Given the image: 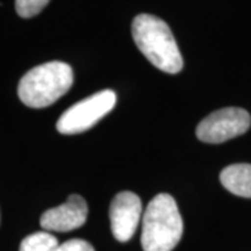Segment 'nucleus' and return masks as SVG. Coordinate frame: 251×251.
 Here are the masks:
<instances>
[{"instance_id": "1", "label": "nucleus", "mask_w": 251, "mask_h": 251, "mask_svg": "<svg viewBox=\"0 0 251 251\" xmlns=\"http://www.w3.org/2000/svg\"><path fill=\"white\" fill-rule=\"evenodd\" d=\"M133 39L141 53L162 72L176 74L183 69V57L169 25L152 14L133 20Z\"/></svg>"}, {"instance_id": "2", "label": "nucleus", "mask_w": 251, "mask_h": 251, "mask_svg": "<svg viewBox=\"0 0 251 251\" xmlns=\"http://www.w3.org/2000/svg\"><path fill=\"white\" fill-rule=\"evenodd\" d=\"M183 219L175 198L162 193L151 200L143 216L144 251H172L181 239Z\"/></svg>"}, {"instance_id": "3", "label": "nucleus", "mask_w": 251, "mask_h": 251, "mask_svg": "<svg viewBox=\"0 0 251 251\" xmlns=\"http://www.w3.org/2000/svg\"><path fill=\"white\" fill-rule=\"evenodd\" d=\"M73 69L63 62H48L31 69L18 84V97L29 108H45L72 88Z\"/></svg>"}, {"instance_id": "4", "label": "nucleus", "mask_w": 251, "mask_h": 251, "mask_svg": "<svg viewBox=\"0 0 251 251\" xmlns=\"http://www.w3.org/2000/svg\"><path fill=\"white\" fill-rule=\"evenodd\" d=\"M116 105V94L112 90L99 91L82 99L63 113L56 123L60 134H78L90 130Z\"/></svg>"}, {"instance_id": "5", "label": "nucleus", "mask_w": 251, "mask_h": 251, "mask_svg": "<svg viewBox=\"0 0 251 251\" xmlns=\"http://www.w3.org/2000/svg\"><path fill=\"white\" fill-rule=\"evenodd\" d=\"M251 126L250 113L242 108H224L212 112L197 126L200 141L221 144L244 134Z\"/></svg>"}, {"instance_id": "6", "label": "nucleus", "mask_w": 251, "mask_h": 251, "mask_svg": "<svg viewBox=\"0 0 251 251\" xmlns=\"http://www.w3.org/2000/svg\"><path fill=\"white\" fill-rule=\"evenodd\" d=\"M143 214L140 197L131 191H122L112 200L109 216L112 233L119 242H128L138 227Z\"/></svg>"}, {"instance_id": "7", "label": "nucleus", "mask_w": 251, "mask_h": 251, "mask_svg": "<svg viewBox=\"0 0 251 251\" xmlns=\"http://www.w3.org/2000/svg\"><path fill=\"white\" fill-rule=\"evenodd\" d=\"M88 218V205L78 194H72L62 205L45 211L41 226L45 232H70L78 229Z\"/></svg>"}, {"instance_id": "8", "label": "nucleus", "mask_w": 251, "mask_h": 251, "mask_svg": "<svg viewBox=\"0 0 251 251\" xmlns=\"http://www.w3.org/2000/svg\"><path fill=\"white\" fill-rule=\"evenodd\" d=\"M221 183L234 196L251 198V165L236 163L221 172Z\"/></svg>"}, {"instance_id": "9", "label": "nucleus", "mask_w": 251, "mask_h": 251, "mask_svg": "<svg viewBox=\"0 0 251 251\" xmlns=\"http://www.w3.org/2000/svg\"><path fill=\"white\" fill-rule=\"evenodd\" d=\"M60 244L49 232H36L27 236L21 244L20 251H54Z\"/></svg>"}, {"instance_id": "10", "label": "nucleus", "mask_w": 251, "mask_h": 251, "mask_svg": "<svg viewBox=\"0 0 251 251\" xmlns=\"http://www.w3.org/2000/svg\"><path fill=\"white\" fill-rule=\"evenodd\" d=\"M50 0H16V11L20 17L31 18L45 9Z\"/></svg>"}, {"instance_id": "11", "label": "nucleus", "mask_w": 251, "mask_h": 251, "mask_svg": "<svg viewBox=\"0 0 251 251\" xmlns=\"http://www.w3.org/2000/svg\"><path fill=\"white\" fill-rule=\"evenodd\" d=\"M54 251H95L90 243L82 239H72L60 244Z\"/></svg>"}]
</instances>
